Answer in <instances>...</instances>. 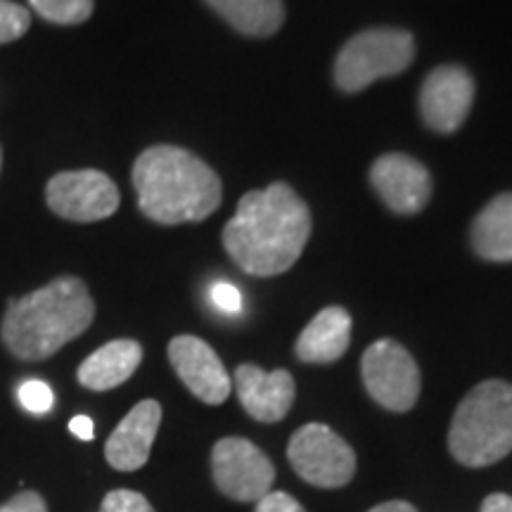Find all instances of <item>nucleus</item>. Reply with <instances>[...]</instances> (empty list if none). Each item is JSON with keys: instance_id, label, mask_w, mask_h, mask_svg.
I'll use <instances>...</instances> for the list:
<instances>
[{"instance_id": "nucleus-13", "label": "nucleus", "mask_w": 512, "mask_h": 512, "mask_svg": "<svg viewBox=\"0 0 512 512\" xmlns=\"http://www.w3.org/2000/svg\"><path fill=\"white\" fill-rule=\"evenodd\" d=\"M159 425H162V406L145 399L133 406L119 427L110 434L105 444V458L114 470L133 472L140 470L150 458Z\"/></svg>"}, {"instance_id": "nucleus-17", "label": "nucleus", "mask_w": 512, "mask_h": 512, "mask_svg": "<svg viewBox=\"0 0 512 512\" xmlns=\"http://www.w3.org/2000/svg\"><path fill=\"white\" fill-rule=\"evenodd\" d=\"M472 249L494 264L512 261V192H503L479 211L472 223Z\"/></svg>"}, {"instance_id": "nucleus-9", "label": "nucleus", "mask_w": 512, "mask_h": 512, "mask_svg": "<svg viewBox=\"0 0 512 512\" xmlns=\"http://www.w3.org/2000/svg\"><path fill=\"white\" fill-rule=\"evenodd\" d=\"M48 207L57 216L76 223L110 219L119 209V188L107 174L95 169L62 171L53 176L46 188Z\"/></svg>"}, {"instance_id": "nucleus-29", "label": "nucleus", "mask_w": 512, "mask_h": 512, "mask_svg": "<svg viewBox=\"0 0 512 512\" xmlns=\"http://www.w3.org/2000/svg\"><path fill=\"white\" fill-rule=\"evenodd\" d=\"M0 162H3V152H0Z\"/></svg>"}, {"instance_id": "nucleus-27", "label": "nucleus", "mask_w": 512, "mask_h": 512, "mask_svg": "<svg viewBox=\"0 0 512 512\" xmlns=\"http://www.w3.org/2000/svg\"><path fill=\"white\" fill-rule=\"evenodd\" d=\"M482 512H512V496L491 494L482 503Z\"/></svg>"}, {"instance_id": "nucleus-22", "label": "nucleus", "mask_w": 512, "mask_h": 512, "mask_svg": "<svg viewBox=\"0 0 512 512\" xmlns=\"http://www.w3.org/2000/svg\"><path fill=\"white\" fill-rule=\"evenodd\" d=\"M100 512H155L150 501L143 494L131 489H117L110 491L102 501Z\"/></svg>"}, {"instance_id": "nucleus-6", "label": "nucleus", "mask_w": 512, "mask_h": 512, "mask_svg": "<svg viewBox=\"0 0 512 512\" xmlns=\"http://www.w3.org/2000/svg\"><path fill=\"white\" fill-rule=\"evenodd\" d=\"M287 458L297 475L318 489H339L354 479L356 453L328 425L299 427L287 444Z\"/></svg>"}, {"instance_id": "nucleus-23", "label": "nucleus", "mask_w": 512, "mask_h": 512, "mask_svg": "<svg viewBox=\"0 0 512 512\" xmlns=\"http://www.w3.org/2000/svg\"><path fill=\"white\" fill-rule=\"evenodd\" d=\"M256 512H306L297 498L285 491H271L261 501H256Z\"/></svg>"}, {"instance_id": "nucleus-14", "label": "nucleus", "mask_w": 512, "mask_h": 512, "mask_svg": "<svg viewBox=\"0 0 512 512\" xmlns=\"http://www.w3.org/2000/svg\"><path fill=\"white\" fill-rule=\"evenodd\" d=\"M235 389L242 408L259 422H280L294 403V380L287 370L266 373L259 366L245 363L235 370Z\"/></svg>"}, {"instance_id": "nucleus-5", "label": "nucleus", "mask_w": 512, "mask_h": 512, "mask_svg": "<svg viewBox=\"0 0 512 512\" xmlns=\"http://www.w3.org/2000/svg\"><path fill=\"white\" fill-rule=\"evenodd\" d=\"M415 60V41L408 31L377 27L349 38L335 60L339 91L358 93L377 79L406 72Z\"/></svg>"}, {"instance_id": "nucleus-20", "label": "nucleus", "mask_w": 512, "mask_h": 512, "mask_svg": "<svg viewBox=\"0 0 512 512\" xmlns=\"http://www.w3.org/2000/svg\"><path fill=\"white\" fill-rule=\"evenodd\" d=\"M31 27L29 10L22 5L12 3V0H0V43L17 41L27 34Z\"/></svg>"}, {"instance_id": "nucleus-15", "label": "nucleus", "mask_w": 512, "mask_h": 512, "mask_svg": "<svg viewBox=\"0 0 512 512\" xmlns=\"http://www.w3.org/2000/svg\"><path fill=\"white\" fill-rule=\"evenodd\" d=\"M351 316L342 306H328L311 320L297 339V358L304 363H335L347 354Z\"/></svg>"}, {"instance_id": "nucleus-4", "label": "nucleus", "mask_w": 512, "mask_h": 512, "mask_svg": "<svg viewBox=\"0 0 512 512\" xmlns=\"http://www.w3.org/2000/svg\"><path fill=\"white\" fill-rule=\"evenodd\" d=\"M448 448L465 467H486L512 451V384L486 380L460 401Z\"/></svg>"}, {"instance_id": "nucleus-21", "label": "nucleus", "mask_w": 512, "mask_h": 512, "mask_svg": "<svg viewBox=\"0 0 512 512\" xmlns=\"http://www.w3.org/2000/svg\"><path fill=\"white\" fill-rule=\"evenodd\" d=\"M17 399L24 408H27L29 413L46 415L50 408H53L55 394H53V389H50L43 380H27V382L19 384Z\"/></svg>"}, {"instance_id": "nucleus-7", "label": "nucleus", "mask_w": 512, "mask_h": 512, "mask_svg": "<svg viewBox=\"0 0 512 512\" xmlns=\"http://www.w3.org/2000/svg\"><path fill=\"white\" fill-rule=\"evenodd\" d=\"M361 375L368 394L387 411L406 413L418 403V363L394 339H377L370 344L361 358Z\"/></svg>"}, {"instance_id": "nucleus-24", "label": "nucleus", "mask_w": 512, "mask_h": 512, "mask_svg": "<svg viewBox=\"0 0 512 512\" xmlns=\"http://www.w3.org/2000/svg\"><path fill=\"white\" fill-rule=\"evenodd\" d=\"M211 302L223 313H238L242 309V297L238 287L230 283H216L211 287Z\"/></svg>"}, {"instance_id": "nucleus-3", "label": "nucleus", "mask_w": 512, "mask_h": 512, "mask_svg": "<svg viewBox=\"0 0 512 512\" xmlns=\"http://www.w3.org/2000/svg\"><path fill=\"white\" fill-rule=\"evenodd\" d=\"M95 318L86 283L62 275L41 290L12 299L0 325V339L19 361H46L83 335Z\"/></svg>"}, {"instance_id": "nucleus-25", "label": "nucleus", "mask_w": 512, "mask_h": 512, "mask_svg": "<svg viewBox=\"0 0 512 512\" xmlns=\"http://www.w3.org/2000/svg\"><path fill=\"white\" fill-rule=\"evenodd\" d=\"M0 512H48V505L36 491H22L5 505H0Z\"/></svg>"}, {"instance_id": "nucleus-10", "label": "nucleus", "mask_w": 512, "mask_h": 512, "mask_svg": "<svg viewBox=\"0 0 512 512\" xmlns=\"http://www.w3.org/2000/svg\"><path fill=\"white\" fill-rule=\"evenodd\" d=\"M475 102V79L458 64L432 69L420 86V114L437 133H453L465 124Z\"/></svg>"}, {"instance_id": "nucleus-11", "label": "nucleus", "mask_w": 512, "mask_h": 512, "mask_svg": "<svg viewBox=\"0 0 512 512\" xmlns=\"http://www.w3.org/2000/svg\"><path fill=\"white\" fill-rule=\"evenodd\" d=\"M370 183L380 200L394 214L413 216L427 207L432 197V176L418 159L389 152L370 166Z\"/></svg>"}, {"instance_id": "nucleus-8", "label": "nucleus", "mask_w": 512, "mask_h": 512, "mask_svg": "<svg viewBox=\"0 0 512 512\" xmlns=\"http://www.w3.org/2000/svg\"><path fill=\"white\" fill-rule=\"evenodd\" d=\"M214 482L233 501L256 503L271 494L275 467L264 451L242 437L221 439L211 451Z\"/></svg>"}, {"instance_id": "nucleus-2", "label": "nucleus", "mask_w": 512, "mask_h": 512, "mask_svg": "<svg viewBox=\"0 0 512 512\" xmlns=\"http://www.w3.org/2000/svg\"><path fill=\"white\" fill-rule=\"evenodd\" d=\"M131 178L140 211L162 226L200 223L221 207L219 174L183 147H147L133 164Z\"/></svg>"}, {"instance_id": "nucleus-26", "label": "nucleus", "mask_w": 512, "mask_h": 512, "mask_svg": "<svg viewBox=\"0 0 512 512\" xmlns=\"http://www.w3.org/2000/svg\"><path fill=\"white\" fill-rule=\"evenodd\" d=\"M69 430H72L74 437H79L83 441H91L95 437L93 420L88 418V415H76V418L69 422Z\"/></svg>"}, {"instance_id": "nucleus-18", "label": "nucleus", "mask_w": 512, "mask_h": 512, "mask_svg": "<svg viewBox=\"0 0 512 512\" xmlns=\"http://www.w3.org/2000/svg\"><path fill=\"white\" fill-rule=\"evenodd\" d=\"M204 3L245 36H273L285 22L283 0H204Z\"/></svg>"}, {"instance_id": "nucleus-16", "label": "nucleus", "mask_w": 512, "mask_h": 512, "mask_svg": "<svg viewBox=\"0 0 512 512\" xmlns=\"http://www.w3.org/2000/svg\"><path fill=\"white\" fill-rule=\"evenodd\" d=\"M143 361V347L133 339H114L105 347L93 351L79 366V382L93 392H107L119 387L128 377L136 373Z\"/></svg>"}, {"instance_id": "nucleus-12", "label": "nucleus", "mask_w": 512, "mask_h": 512, "mask_svg": "<svg viewBox=\"0 0 512 512\" xmlns=\"http://www.w3.org/2000/svg\"><path fill=\"white\" fill-rule=\"evenodd\" d=\"M169 361L181 382L200 401L219 406L230 396L228 370L204 339L195 335L174 337L169 344Z\"/></svg>"}, {"instance_id": "nucleus-1", "label": "nucleus", "mask_w": 512, "mask_h": 512, "mask_svg": "<svg viewBox=\"0 0 512 512\" xmlns=\"http://www.w3.org/2000/svg\"><path fill=\"white\" fill-rule=\"evenodd\" d=\"M311 235V211L287 183H271L242 197L223 228V247L235 266L256 278L297 264Z\"/></svg>"}, {"instance_id": "nucleus-19", "label": "nucleus", "mask_w": 512, "mask_h": 512, "mask_svg": "<svg viewBox=\"0 0 512 512\" xmlns=\"http://www.w3.org/2000/svg\"><path fill=\"white\" fill-rule=\"evenodd\" d=\"M38 15L53 24H81L93 15V0H29Z\"/></svg>"}, {"instance_id": "nucleus-28", "label": "nucleus", "mask_w": 512, "mask_h": 512, "mask_svg": "<svg viewBox=\"0 0 512 512\" xmlns=\"http://www.w3.org/2000/svg\"><path fill=\"white\" fill-rule=\"evenodd\" d=\"M368 512H418L413 508L411 503H403V501H389V503H382V505H375L373 510Z\"/></svg>"}]
</instances>
